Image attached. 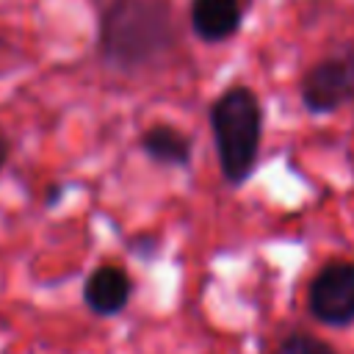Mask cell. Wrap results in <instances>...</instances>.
Instances as JSON below:
<instances>
[{"label":"cell","mask_w":354,"mask_h":354,"mask_svg":"<svg viewBox=\"0 0 354 354\" xmlns=\"http://www.w3.org/2000/svg\"><path fill=\"white\" fill-rule=\"evenodd\" d=\"M307 307L324 326L354 324V260H329L307 288Z\"/></svg>","instance_id":"obj_4"},{"label":"cell","mask_w":354,"mask_h":354,"mask_svg":"<svg viewBox=\"0 0 354 354\" xmlns=\"http://www.w3.org/2000/svg\"><path fill=\"white\" fill-rule=\"evenodd\" d=\"M127 252L133 257H138L141 263H152L158 254H160V238L152 235V232H141V235H133L127 241Z\"/></svg>","instance_id":"obj_9"},{"label":"cell","mask_w":354,"mask_h":354,"mask_svg":"<svg viewBox=\"0 0 354 354\" xmlns=\"http://www.w3.org/2000/svg\"><path fill=\"white\" fill-rule=\"evenodd\" d=\"M8 158H11V141H8L6 136H0V171L6 169Z\"/></svg>","instance_id":"obj_11"},{"label":"cell","mask_w":354,"mask_h":354,"mask_svg":"<svg viewBox=\"0 0 354 354\" xmlns=\"http://www.w3.org/2000/svg\"><path fill=\"white\" fill-rule=\"evenodd\" d=\"M299 100L313 116L335 113L354 102V44L315 61L299 80Z\"/></svg>","instance_id":"obj_3"},{"label":"cell","mask_w":354,"mask_h":354,"mask_svg":"<svg viewBox=\"0 0 354 354\" xmlns=\"http://www.w3.org/2000/svg\"><path fill=\"white\" fill-rule=\"evenodd\" d=\"M274 354H337L326 340L310 335V332H290L279 340Z\"/></svg>","instance_id":"obj_8"},{"label":"cell","mask_w":354,"mask_h":354,"mask_svg":"<svg viewBox=\"0 0 354 354\" xmlns=\"http://www.w3.org/2000/svg\"><path fill=\"white\" fill-rule=\"evenodd\" d=\"M191 33L205 44H221L232 39L243 25L241 0H191L188 8Z\"/></svg>","instance_id":"obj_6"},{"label":"cell","mask_w":354,"mask_h":354,"mask_svg":"<svg viewBox=\"0 0 354 354\" xmlns=\"http://www.w3.org/2000/svg\"><path fill=\"white\" fill-rule=\"evenodd\" d=\"M218 169L227 185L241 188L260 158L263 141V105L249 86L224 88L207 111Z\"/></svg>","instance_id":"obj_2"},{"label":"cell","mask_w":354,"mask_h":354,"mask_svg":"<svg viewBox=\"0 0 354 354\" xmlns=\"http://www.w3.org/2000/svg\"><path fill=\"white\" fill-rule=\"evenodd\" d=\"M133 277L119 263H100L83 282V304L97 318L119 315L133 299Z\"/></svg>","instance_id":"obj_5"},{"label":"cell","mask_w":354,"mask_h":354,"mask_svg":"<svg viewBox=\"0 0 354 354\" xmlns=\"http://www.w3.org/2000/svg\"><path fill=\"white\" fill-rule=\"evenodd\" d=\"M141 152L158 163V166H169V169H188L194 160V141L191 136H185L180 127L166 124V122H155L149 124L141 138H138Z\"/></svg>","instance_id":"obj_7"},{"label":"cell","mask_w":354,"mask_h":354,"mask_svg":"<svg viewBox=\"0 0 354 354\" xmlns=\"http://www.w3.org/2000/svg\"><path fill=\"white\" fill-rule=\"evenodd\" d=\"M177 47L169 0H105L97 11V55L119 75L163 64Z\"/></svg>","instance_id":"obj_1"},{"label":"cell","mask_w":354,"mask_h":354,"mask_svg":"<svg viewBox=\"0 0 354 354\" xmlns=\"http://www.w3.org/2000/svg\"><path fill=\"white\" fill-rule=\"evenodd\" d=\"M64 194H66V185H64V183H50V185L44 188V207H55Z\"/></svg>","instance_id":"obj_10"}]
</instances>
